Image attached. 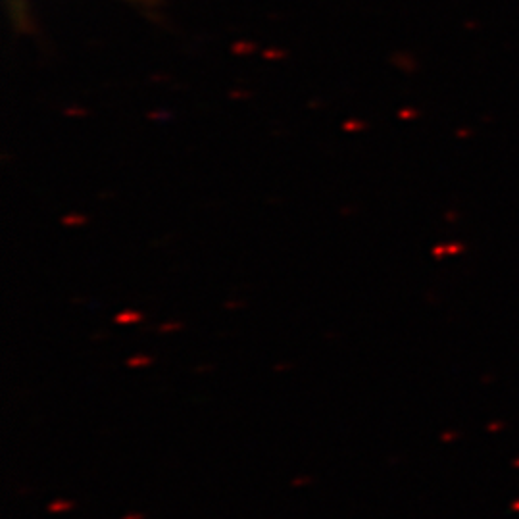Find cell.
<instances>
[{"mask_svg":"<svg viewBox=\"0 0 519 519\" xmlns=\"http://www.w3.org/2000/svg\"><path fill=\"white\" fill-rule=\"evenodd\" d=\"M306 483H310V479H306V477H300V479L293 481V485H306Z\"/></svg>","mask_w":519,"mask_h":519,"instance_id":"2","label":"cell"},{"mask_svg":"<svg viewBox=\"0 0 519 519\" xmlns=\"http://www.w3.org/2000/svg\"><path fill=\"white\" fill-rule=\"evenodd\" d=\"M73 508L71 502H67V500H54L48 504V512H52V514H60V512H69Z\"/></svg>","mask_w":519,"mask_h":519,"instance_id":"1","label":"cell"},{"mask_svg":"<svg viewBox=\"0 0 519 519\" xmlns=\"http://www.w3.org/2000/svg\"><path fill=\"white\" fill-rule=\"evenodd\" d=\"M123 519H143V516H137V514H135V516H127V518H123Z\"/></svg>","mask_w":519,"mask_h":519,"instance_id":"3","label":"cell"}]
</instances>
